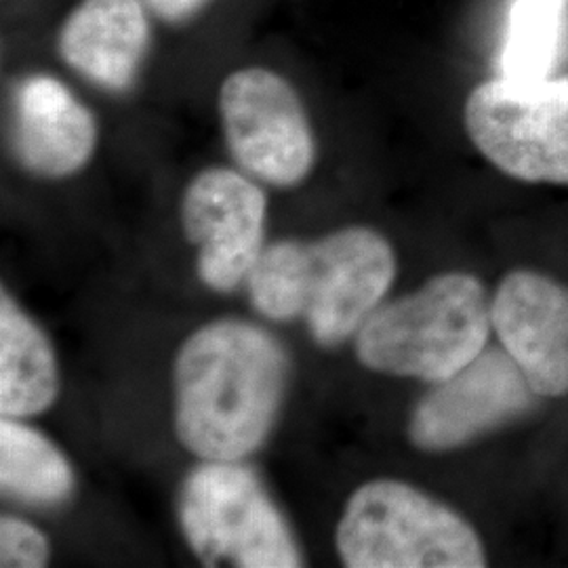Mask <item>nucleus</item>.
I'll list each match as a JSON object with an SVG mask.
<instances>
[{"mask_svg": "<svg viewBox=\"0 0 568 568\" xmlns=\"http://www.w3.org/2000/svg\"><path fill=\"white\" fill-rule=\"evenodd\" d=\"M539 398L504 347H487L415 405L408 440L426 453L466 447L527 417Z\"/></svg>", "mask_w": 568, "mask_h": 568, "instance_id": "obj_8", "label": "nucleus"}, {"mask_svg": "<svg viewBox=\"0 0 568 568\" xmlns=\"http://www.w3.org/2000/svg\"><path fill=\"white\" fill-rule=\"evenodd\" d=\"M211 0H143V4L166 23H183L196 18Z\"/></svg>", "mask_w": 568, "mask_h": 568, "instance_id": "obj_17", "label": "nucleus"}, {"mask_svg": "<svg viewBox=\"0 0 568 568\" xmlns=\"http://www.w3.org/2000/svg\"><path fill=\"white\" fill-rule=\"evenodd\" d=\"M0 487L21 504L55 508L72 497L77 476L68 457L39 429L2 417Z\"/></svg>", "mask_w": 568, "mask_h": 568, "instance_id": "obj_14", "label": "nucleus"}, {"mask_svg": "<svg viewBox=\"0 0 568 568\" xmlns=\"http://www.w3.org/2000/svg\"><path fill=\"white\" fill-rule=\"evenodd\" d=\"M464 121L471 143L501 173L568 185V77L480 82L467 98Z\"/></svg>", "mask_w": 568, "mask_h": 568, "instance_id": "obj_6", "label": "nucleus"}, {"mask_svg": "<svg viewBox=\"0 0 568 568\" xmlns=\"http://www.w3.org/2000/svg\"><path fill=\"white\" fill-rule=\"evenodd\" d=\"M265 192L243 173L209 166L185 187L182 227L196 246V270L209 288L230 293L246 283L264 251Z\"/></svg>", "mask_w": 568, "mask_h": 568, "instance_id": "obj_9", "label": "nucleus"}, {"mask_svg": "<svg viewBox=\"0 0 568 568\" xmlns=\"http://www.w3.org/2000/svg\"><path fill=\"white\" fill-rule=\"evenodd\" d=\"M60 366L53 345L18 302L0 295V413L34 417L58 400Z\"/></svg>", "mask_w": 568, "mask_h": 568, "instance_id": "obj_13", "label": "nucleus"}, {"mask_svg": "<svg viewBox=\"0 0 568 568\" xmlns=\"http://www.w3.org/2000/svg\"><path fill=\"white\" fill-rule=\"evenodd\" d=\"M493 328L541 398L568 394V286L514 270L490 302Z\"/></svg>", "mask_w": 568, "mask_h": 568, "instance_id": "obj_10", "label": "nucleus"}, {"mask_svg": "<svg viewBox=\"0 0 568 568\" xmlns=\"http://www.w3.org/2000/svg\"><path fill=\"white\" fill-rule=\"evenodd\" d=\"M225 145L246 175L274 187L304 182L316 140L293 84L267 68L232 72L220 91Z\"/></svg>", "mask_w": 568, "mask_h": 568, "instance_id": "obj_7", "label": "nucleus"}, {"mask_svg": "<svg viewBox=\"0 0 568 568\" xmlns=\"http://www.w3.org/2000/svg\"><path fill=\"white\" fill-rule=\"evenodd\" d=\"M178 520L204 567H304L281 509L241 462L194 467L180 488Z\"/></svg>", "mask_w": 568, "mask_h": 568, "instance_id": "obj_5", "label": "nucleus"}, {"mask_svg": "<svg viewBox=\"0 0 568 568\" xmlns=\"http://www.w3.org/2000/svg\"><path fill=\"white\" fill-rule=\"evenodd\" d=\"M148 47L150 20L143 0H82L58 34L61 61L112 93L138 81Z\"/></svg>", "mask_w": 568, "mask_h": 568, "instance_id": "obj_12", "label": "nucleus"}, {"mask_svg": "<svg viewBox=\"0 0 568 568\" xmlns=\"http://www.w3.org/2000/svg\"><path fill=\"white\" fill-rule=\"evenodd\" d=\"M291 363L262 326L215 321L183 342L175 368V434L203 462H243L276 426Z\"/></svg>", "mask_w": 568, "mask_h": 568, "instance_id": "obj_1", "label": "nucleus"}, {"mask_svg": "<svg viewBox=\"0 0 568 568\" xmlns=\"http://www.w3.org/2000/svg\"><path fill=\"white\" fill-rule=\"evenodd\" d=\"M490 302L474 274H438L379 305L356 333V356L375 373L440 384L487 349Z\"/></svg>", "mask_w": 568, "mask_h": 568, "instance_id": "obj_3", "label": "nucleus"}, {"mask_svg": "<svg viewBox=\"0 0 568 568\" xmlns=\"http://www.w3.org/2000/svg\"><path fill=\"white\" fill-rule=\"evenodd\" d=\"M349 568H483L487 551L462 514L400 480H371L352 493L337 525Z\"/></svg>", "mask_w": 568, "mask_h": 568, "instance_id": "obj_4", "label": "nucleus"}, {"mask_svg": "<svg viewBox=\"0 0 568 568\" xmlns=\"http://www.w3.org/2000/svg\"><path fill=\"white\" fill-rule=\"evenodd\" d=\"M98 148L93 112L63 84L47 77H26L11 102V150L32 175L63 180L79 173Z\"/></svg>", "mask_w": 568, "mask_h": 568, "instance_id": "obj_11", "label": "nucleus"}, {"mask_svg": "<svg viewBox=\"0 0 568 568\" xmlns=\"http://www.w3.org/2000/svg\"><path fill=\"white\" fill-rule=\"evenodd\" d=\"M386 236L352 225L314 243L265 246L246 278L253 307L274 323L304 321L316 344L337 347L356 337L396 278Z\"/></svg>", "mask_w": 568, "mask_h": 568, "instance_id": "obj_2", "label": "nucleus"}, {"mask_svg": "<svg viewBox=\"0 0 568 568\" xmlns=\"http://www.w3.org/2000/svg\"><path fill=\"white\" fill-rule=\"evenodd\" d=\"M47 535L18 516L0 518V567L41 568L49 565Z\"/></svg>", "mask_w": 568, "mask_h": 568, "instance_id": "obj_16", "label": "nucleus"}, {"mask_svg": "<svg viewBox=\"0 0 568 568\" xmlns=\"http://www.w3.org/2000/svg\"><path fill=\"white\" fill-rule=\"evenodd\" d=\"M562 0H514L508 39L501 53V77L508 81H546L558 53Z\"/></svg>", "mask_w": 568, "mask_h": 568, "instance_id": "obj_15", "label": "nucleus"}]
</instances>
